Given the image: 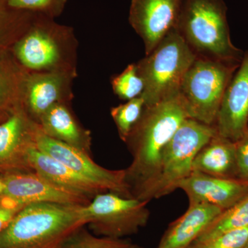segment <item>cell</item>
<instances>
[{"label":"cell","mask_w":248,"mask_h":248,"mask_svg":"<svg viewBox=\"0 0 248 248\" xmlns=\"http://www.w3.org/2000/svg\"><path fill=\"white\" fill-rule=\"evenodd\" d=\"M190 118L180 94L145 107L124 143L132 156L125 169L133 198L143 201L154 184L165 148L186 119Z\"/></svg>","instance_id":"cell-1"},{"label":"cell","mask_w":248,"mask_h":248,"mask_svg":"<svg viewBox=\"0 0 248 248\" xmlns=\"http://www.w3.org/2000/svg\"><path fill=\"white\" fill-rule=\"evenodd\" d=\"M224 0H182L176 31L196 56L241 63L245 52L231 40Z\"/></svg>","instance_id":"cell-2"},{"label":"cell","mask_w":248,"mask_h":248,"mask_svg":"<svg viewBox=\"0 0 248 248\" xmlns=\"http://www.w3.org/2000/svg\"><path fill=\"white\" fill-rule=\"evenodd\" d=\"M83 205L32 203L25 205L0 234V248H57L86 226Z\"/></svg>","instance_id":"cell-3"},{"label":"cell","mask_w":248,"mask_h":248,"mask_svg":"<svg viewBox=\"0 0 248 248\" xmlns=\"http://www.w3.org/2000/svg\"><path fill=\"white\" fill-rule=\"evenodd\" d=\"M78 40L73 29L35 14L15 46V55L29 72L78 74Z\"/></svg>","instance_id":"cell-4"},{"label":"cell","mask_w":248,"mask_h":248,"mask_svg":"<svg viewBox=\"0 0 248 248\" xmlns=\"http://www.w3.org/2000/svg\"><path fill=\"white\" fill-rule=\"evenodd\" d=\"M196 58L174 29L137 63L139 74L144 83L141 97L145 107L179 94L183 78Z\"/></svg>","instance_id":"cell-5"},{"label":"cell","mask_w":248,"mask_h":248,"mask_svg":"<svg viewBox=\"0 0 248 248\" xmlns=\"http://www.w3.org/2000/svg\"><path fill=\"white\" fill-rule=\"evenodd\" d=\"M240 64L196 58L179 89L190 119L215 125L223 94Z\"/></svg>","instance_id":"cell-6"},{"label":"cell","mask_w":248,"mask_h":248,"mask_svg":"<svg viewBox=\"0 0 248 248\" xmlns=\"http://www.w3.org/2000/svg\"><path fill=\"white\" fill-rule=\"evenodd\" d=\"M215 125L187 118L181 124L163 152L159 174L143 201L150 202L172 193L192 172L198 152L216 135Z\"/></svg>","instance_id":"cell-7"},{"label":"cell","mask_w":248,"mask_h":248,"mask_svg":"<svg viewBox=\"0 0 248 248\" xmlns=\"http://www.w3.org/2000/svg\"><path fill=\"white\" fill-rule=\"evenodd\" d=\"M148 203L105 192L96 195L80 212L93 234L124 239L146 226L151 216Z\"/></svg>","instance_id":"cell-8"},{"label":"cell","mask_w":248,"mask_h":248,"mask_svg":"<svg viewBox=\"0 0 248 248\" xmlns=\"http://www.w3.org/2000/svg\"><path fill=\"white\" fill-rule=\"evenodd\" d=\"M35 147L66 165L72 170L97 186L103 192H111L127 198H133L125 180L124 170H110L99 166L91 155L66 143L47 136L37 124Z\"/></svg>","instance_id":"cell-9"},{"label":"cell","mask_w":248,"mask_h":248,"mask_svg":"<svg viewBox=\"0 0 248 248\" xmlns=\"http://www.w3.org/2000/svg\"><path fill=\"white\" fill-rule=\"evenodd\" d=\"M78 74L68 72H28L23 89L22 108L38 124L41 117L54 106L71 104L73 81Z\"/></svg>","instance_id":"cell-10"},{"label":"cell","mask_w":248,"mask_h":248,"mask_svg":"<svg viewBox=\"0 0 248 248\" xmlns=\"http://www.w3.org/2000/svg\"><path fill=\"white\" fill-rule=\"evenodd\" d=\"M182 0H131L129 22L148 55L175 29Z\"/></svg>","instance_id":"cell-11"},{"label":"cell","mask_w":248,"mask_h":248,"mask_svg":"<svg viewBox=\"0 0 248 248\" xmlns=\"http://www.w3.org/2000/svg\"><path fill=\"white\" fill-rule=\"evenodd\" d=\"M215 126L218 135L234 142L248 130V51L227 86Z\"/></svg>","instance_id":"cell-12"},{"label":"cell","mask_w":248,"mask_h":248,"mask_svg":"<svg viewBox=\"0 0 248 248\" xmlns=\"http://www.w3.org/2000/svg\"><path fill=\"white\" fill-rule=\"evenodd\" d=\"M37 125L23 109L0 124V172L33 171L28 155L35 146Z\"/></svg>","instance_id":"cell-13"},{"label":"cell","mask_w":248,"mask_h":248,"mask_svg":"<svg viewBox=\"0 0 248 248\" xmlns=\"http://www.w3.org/2000/svg\"><path fill=\"white\" fill-rule=\"evenodd\" d=\"M178 189L185 192L189 205L208 204L225 210L248 197V181L192 172L179 183Z\"/></svg>","instance_id":"cell-14"},{"label":"cell","mask_w":248,"mask_h":248,"mask_svg":"<svg viewBox=\"0 0 248 248\" xmlns=\"http://www.w3.org/2000/svg\"><path fill=\"white\" fill-rule=\"evenodd\" d=\"M3 196L22 205L32 203H54L85 205L91 202L62 190L47 182L34 171L3 174Z\"/></svg>","instance_id":"cell-15"},{"label":"cell","mask_w":248,"mask_h":248,"mask_svg":"<svg viewBox=\"0 0 248 248\" xmlns=\"http://www.w3.org/2000/svg\"><path fill=\"white\" fill-rule=\"evenodd\" d=\"M28 158L34 172L66 192L79 196L89 202H91L98 194L105 192L66 165L39 151L35 146L29 150Z\"/></svg>","instance_id":"cell-16"},{"label":"cell","mask_w":248,"mask_h":248,"mask_svg":"<svg viewBox=\"0 0 248 248\" xmlns=\"http://www.w3.org/2000/svg\"><path fill=\"white\" fill-rule=\"evenodd\" d=\"M70 103H61L49 109L38 125L45 135L91 155L93 139L73 113Z\"/></svg>","instance_id":"cell-17"},{"label":"cell","mask_w":248,"mask_h":248,"mask_svg":"<svg viewBox=\"0 0 248 248\" xmlns=\"http://www.w3.org/2000/svg\"><path fill=\"white\" fill-rule=\"evenodd\" d=\"M222 211L208 204L189 205L186 213L170 224L157 248H190Z\"/></svg>","instance_id":"cell-18"},{"label":"cell","mask_w":248,"mask_h":248,"mask_svg":"<svg viewBox=\"0 0 248 248\" xmlns=\"http://www.w3.org/2000/svg\"><path fill=\"white\" fill-rule=\"evenodd\" d=\"M192 172L213 177L238 179L235 142L217 133L196 155Z\"/></svg>","instance_id":"cell-19"},{"label":"cell","mask_w":248,"mask_h":248,"mask_svg":"<svg viewBox=\"0 0 248 248\" xmlns=\"http://www.w3.org/2000/svg\"><path fill=\"white\" fill-rule=\"evenodd\" d=\"M248 227V196L222 211L192 244H203L229 232Z\"/></svg>","instance_id":"cell-20"},{"label":"cell","mask_w":248,"mask_h":248,"mask_svg":"<svg viewBox=\"0 0 248 248\" xmlns=\"http://www.w3.org/2000/svg\"><path fill=\"white\" fill-rule=\"evenodd\" d=\"M0 63V117L22 110L23 89L28 71L16 72Z\"/></svg>","instance_id":"cell-21"},{"label":"cell","mask_w":248,"mask_h":248,"mask_svg":"<svg viewBox=\"0 0 248 248\" xmlns=\"http://www.w3.org/2000/svg\"><path fill=\"white\" fill-rule=\"evenodd\" d=\"M57 248H143L124 239L99 236L81 227L68 236Z\"/></svg>","instance_id":"cell-22"},{"label":"cell","mask_w":248,"mask_h":248,"mask_svg":"<svg viewBox=\"0 0 248 248\" xmlns=\"http://www.w3.org/2000/svg\"><path fill=\"white\" fill-rule=\"evenodd\" d=\"M144 106V101L140 96L110 109L111 117L117 126L119 136L124 142L141 117Z\"/></svg>","instance_id":"cell-23"},{"label":"cell","mask_w":248,"mask_h":248,"mask_svg":"<svg viewBox=\"0 0 248 248\" xmlns=\"http://www.w3.org/2000/svg\"><path fill=\"white\" fill-rule=\"evenodd\" d=\"M111 85L114 93L123 100L140 97L144 91V83L139 74L136 63L129 64L122 73L112 78Z\"/></svg>","instance_id":"cell-24"},{"label":"cell","mask_w":248,"mask_h":248,"mask_svg":"<svg viewBox=\"0 0 248 248\" xmlns=\"http://www.w3.org/2000/svg\"><path fill=\"white\" fill-rule=\"evenodd\" d=\"M68 0H8L7 6L13 11L42 15L55 18L61 16Z\"/></svg>","instance_id":"cell-25"},{"label":"cell","mask_w":248,"mask_h":248,"mask_svg":"<svg viewBox=\"0 0 248 248\" xmlns=\"http://www.w3.org/2000/svg\"><path fill=\"white\" fill-rule=\"evenodd\" d=\"M248 238V227L229 232L203 244H192L189 248H241Z\"/></svg>","instance_id":"cell-26"},{"label":"cell","mask_w":248,"mask_h":248,"mask_svg":"<svg viewBox=\"0 0 248 248\" xmlns=\"http://www.w3.org/2000/svg\"><path fill=\"white\" fill-rule=\"evenodd\" d=\"M24 206L5 196H0V234Z\"/></svg>","instance_id":"cell-27"},{"label":"cell","mask_w":248,"mask_h":248,"mask_svg":"<svg viewBox=\"0 0 248 248\" xmlns=\"http://www.w3.org/2000/svg\"><path fill=\"white\" fill-rule=\"evenodd\" d=\"M236 143L237 178L248 181V130Z\"/></svg>","instance_id":"cell-28"},{"label":"cell","mask_w":248,"mask_h":248,"mask_svg":"<svg viewBox=\"0 0 248 248\" xmlns=\"http://www.w3.org/2000/svg\"><path fill=\"white\" fill-rule=\"evenodd\" d=\"M4 190V184L3 182V179L1 177H0V196L3 195V192Z\"/></svg>","instance_id":"cell-29"},{"label":"cell","mask_w":248,"mask_h":248,"mask_svg":"<svg viewBox=\"0 0 248 248\" xmlns=\"http://www.w3.org/2000/svg\"><path fill=\"white\" fill-rule=\"evenodd\" d=\"M241 248H248V238L246 244H245L244 246Z\"/></svg>","instance_id":"cell-30"},{"label":"cell","mask_w":248,"mask_h":248,"mask_svg":"<svg viewBox=\"0 0 248 248\" xmlns=\"http://www.w3.org/2000/svg\"><path fill=\"white\" fill-rule=\"evenodd\" d=\"M6 0H0V4H6Z\"/></svg>","instance_id":"cell-31"}]
</instances>
